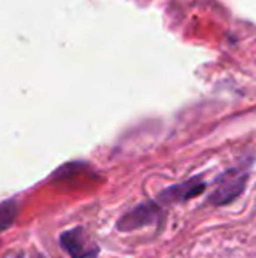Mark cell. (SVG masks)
Listing matches in <instances>:
<instances>
[{"mask_svg":"<svg viewBox=\"0 0 256 258\" xmlns=\"http://www.w3.org/2000/svg\"><path fill=\"white\" fill-rule=\"evenodd\" d=\"M41 258H42V256H41Z\"/></svg>","mask_w":256,"mask_h":258,"instance_id":"8992f818","label":"cell"},{"mask_svg":"<svg viewBox=\"0 0 256 258\" xmlns=\"http://www.w3.org/2000/svg\"><path fill=\"white\" fill-rule=\"evenodd\" d=\"M16 216H18V204H16V201L9 199V201L2 202V204H0V232L7 230V228H9L11 225L14 223Z\"/></svg>","mask_w":256,"mask_h":258,"instance_id":"5b68a950","label":"cell"},{"mask_svg":"<svg viewBox=\"0 0 256 258\" xmlns=\"http://www.w3.org/2000/svg\"><path fill=\"white\" fill-rule=\"evenodd\" d=\"M247 181V172L244 169H230L216 177V186L209 195V202L214 206H225L235 201L244 191Z\"/></svg>","mask_w":256,"mask_h":258,"instance_id":"6da1fadb","label":"cell"},{"mask_svg":"<svg viewBox=\"0 0 256 258\" xmlns=\"http://www.w3.org/2000/svg\"><path fill=\"white\" fill-rule=\"evenodd\" d=\"M160 214H161V207L156 201H146L142 204L135 206L127 214H123L120 218V221L116 223V227L121 232L137 230V228L146 227V225L158 223Z\"/></svg>","mask_w":256,"mask_h":258,"instance_id":"3957f363","label":"cell"},{"mask_svg":"<svg viewBox=\"0 0 256 258\" xmlns=\"http://www.w3.org/2000/svg\"><path fill=\"white\" fill-rule=\"evenodd\" d=\"M205 190V181L200 177H192V179L185 181V183L174 184V186L165 188L163 191H160L156 202L158 204H174V202H185L190 199L200 195Z\"/></svg>","mask_w":256,"mask_h":258,"instance_id":"277c9868","label":"cell"},{"mask_svg":"<svg viewBox=\"0 0 256 258\" xmlns=\"http://www.w3.org/2000/svg\"><path fill=\"white\" fill-rule=\"evenodd\" d=\"M60 246L70 258H97L100 248L82 227L65 230L60 235Z\"/></svg>","mask_w":256,"mask_h":258,"instance_id":"7a4b0ae2","label":"cell"}]
</instances>
